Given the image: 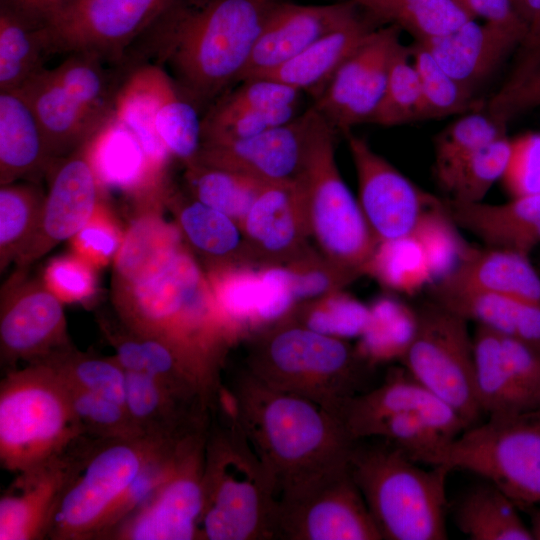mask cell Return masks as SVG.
I'll return each mask as SVG.
<instances>
[{
	"label": "cell",
	"mask_w": 540,
	"mask_h": 540,
	"mask_svg": "<svg viewBox=\"0 0 540 540\" xmlns=\"http://www.w3.org/2000/svg\"><path fill=\"white\" fill-rule=\"evenodd\" d=\"M81 1H84V0H74V2H73L72 5H74V4L78 3V2H81ZM72 5H71V6H72ZM71 6H70V7H71ZM70 7H69V8H70ZM69 8H68V9H69ZM68 9H67V10H68Z\"/></svg>",
	"instance_id": "obj_62"
},
{
	"label": "cell",
	"mask_w": 540,
	"mask_h": 540,
	"mask_svg": "<svg viewBox=\"0 0 540 540\" xmlns=\"http://www.w3.org/2000/svg\"><path fill=\"white\" fill-rule=\"evenodd\" d=\"M125 230H122L109 208L102 202L84 227L71 238L72 252L96 269L114 262Z\"/></svg>",
	"instance_id": "obj_54"
},
{
	"label": "cell",
	"mask_w": 540,
	"mask_h": 540,
	"mask_svg": "<svg viewBox=\"0 0 540 540\" xmlns=\"http://www.w3.org/2000/svg\"><path fill=\"white\" fill-rule=\"evenodd\" d=\"M501 181L512 197L540 194V133L511 139L510 157Z\"/></svg>",
	"instance_id": "obj_57"
},
{
	"label": "cell",
	"mask_w": 540,
	"mask_h": 540,
	"mask_svg": "<svg viewBox=\"0 0 540 540\" xmlns=\"http://www.w3.org/2000/svg\"><path fill=\"white\" fill-rule=\"evenodd\" d=\"M431 290L507 295L540 304V275L527 255L463 245L454 265Z\"/></svg>",
	"instance_id": "obj_26"
},
{
	"label": "cell",
	"mask_w": 540,
	"mask_h": 540,
	"mask_svg": "<svg viewBox=\"0 0 540 540\" xmlns=\"http://www.w3.org/2000/svg\"><path fill=\"white\" fill-rule=\"evenodd\" d=\"M455 1L473 19L503 25H524L516 12L513 0Z\"/></svg>",
	"instance_id": "obj_59"
},
{
	"label": "cell",
	"mask_w": 540,
	"mask_h": 540,
	"mask_svg": "<svg viewBox=\"0 0 540 540\" xmlns=\"http://www.w3.org/2000/svg\"><path fill=\"white\" fill-rule=\"evenodd\" d=\"M284 265L297 304L342 290L357 279L311 245Z\"/></svg>",
	"instance_id": "obj_52"
},
{
	"label": "cell",
	"mask_w": 540,
	"mask_h": 540,
	"mask_svg": "<svg viewBox=\"0 0 540 540\" xmlns=\"http://www.w3.org/2000/svg\"><path fill=\"white\" fill-rule=\"evenodd\" d=\"M370 362L345 338L285 317L249 334L244 369L264 384L339 417L351 398L366 391Z\"/></svg>",
	"instance_id": "obj_4"
},
{
	"label": "cell",
	"mask_w": 540,
	"mask_h": 540,
	"mask_svg": "<svg viewBox=\"0 0 540 540\" xmlns=\"http://www.w3.org/2000/svg\"><path fill=\"white\" fill-rule=\"evenodd\" d=\"M516 12L526 27L518 48L519 60L512 75L518 74L540 58V0H513Z\"/></svg>",
	"instance_id": "obj_58"
},
{
	"label": "cell",
	"mask_w": 540,
	"mask_h": 540,
	"mask_svg": "<svg viewBox=\"0 0 540 540\" xmlns=\"http://www.w3.org/2000/svg\"><path fill=\"white\" fill-rule=\"evenodd\" d=\"M511 152V139H495L463 159L438 183L449 199L461 203L483 201L492 186L502 179Z\"/></svg>",
	"instance_id": "obj_42"
},
{
	"label": "cell",
	"mask_w": 540,
	"mask_h": 540,
	"mask_svg": "<svg viewBox=\"0 0 540 540\" xmlns=\"http://www.w3.org/2000/svg\"><path fill=\"white\" fill-rule=\"evenodd\" d=\"M403 413L428 416L451 439L467 429L454 409L425 388L404 367L390 372L379 386L351 398L340 411L339 418L356 441L370 438L379 423Z\"/></svg>",
	"instance_id": "obj_23"
},
{
	"label": "cell",
	"mask_w": 540,
	"mask_h": 540,
	"mask_svg": "<svg viewBox=\"0 0 540 540\" xmlns=\"http://www.w3.org/2000/svg\"><path fill=\"white\" fill-rule=\"evenodd\" d=\"M375 20L426 42L473 19L455 0H351Z\"/></svg>",
	"instance_id": "obj_37"
},
{
	"label": "cell",
	"mask_w": 540,
	"mask_h": 540,
	"mask_svg": "<svg viewBox=\"0 0 540 540\" xmlns=\"http://www.w3.org/2000/svg\"><path fill=\"white\" fill-rule=\"evenodd\" d=\"M369 316L370 308L342 289L298 303L286 317L315 331L345 338L363 332Z\"/></svg>",
	"instance_id": "obj_47"
},
{
	"label": "cell",
	"mask_w": 540,
	"mask_h": 540,
	"mask_svg": "<svg viewBox=\"0 0 540 540\" xmlns=\"http://www.w3.org/2000/svg\"><path fill=\"white\" fill-rule=\"evenodd\" d=\"M372 437L389 441L414 461L424 464L452 440L428 416L420 413L391 416L376 426Z\"/></svg>",
	"instance_id": "obj_50"
},
{
	"label": "cell",
	"mask_w": 540,
	"mask_h": 540,
	"mask_svg": "<svg viewBox=\"0 0 540 540\" xmlns=\"http://www.w3.org/2000/svg\"><path fill=\"white\" fill-rule=\"evenodd\" d=\"M531 533L533 539L540 540V510L533 511L531 515Z\"/></svg>",
	"instance_id": "obj_61"
},
{
	"label": "cell",
	"mask_w": 540,
	"mask_h": 540,
	"mask_svg": "<svg viewBox=\"0 0 540 540\" xmlns=\"http://www.w3.org/2000/svg\"><path fill=\"white\" fill-rule=\"evenodd\" d=\"M240 226L256 266L287 264L310 246L306 211L296 181L266 183Z\"/></svg>",
	"instance_id": "obj_22"
},
{
	"label": "cell",
	"mask_w": 540,
	"mask_h": 540,
	"mask_svg": "<svg viewBox=\"0 0 540 540\" xmlns=\"http://www.w3.org/2000/svg\"><path fill=\"white\" fill-rule=\"evenodd\" d=\"M203 489L198 539L274 540V491L232 410L208 427Z\"/></svg>",
	"instance_id": "obj_7"
},
{
	"label": "cell",
	"mask_w": 540,
	"mask_h": 540,
	"mask_svg": "<svg viewBox=\"0 0 540 540\" xmlns=\"http://www.w3.org/2000/svg\"><path fill=\"white\" fill-rule=\"evenodd\" d=\"M32 21L52 26L73 4L74 0H7Z\"/></svg>",
	"instance_id": "obj_60"
},
{
	"label": "cell",
	"mask_w": 540,
	"mask_h": 540,
	"mask_svg": "<svg viewBox=\"0 0 540 540\" xmlns=\"http://www.w3.org/2000/svg\"><path fill=\"white\" fill-rule=\"evenodd\" d=\"M63 302L21 269L4 285L0 304L2 361L34 363L71 346Z\"/></svg>",
	"instance_id": "obj_15"
},
{
	"label": "cell",
	"mask_w": 540,
	"mask_h": 540,
	"mask_svg": "<svg viewBox=\"0 0 540 540\" xmlns=\"http://www.w3.org/2000/svg\"><path fill=\"white\" fill-rule=\"evenodd\" d=\"M171 209L184 243L207 269L218 265H254L240 224L230 216L184 194L171 185Z\"/></svg>",
	"instance_id": "obj_30"
},
{
	"label": "cell",
	"mask_w": 540,
	"mask_h": 540,
	"mask_svg": "<svg viewBox=\"0 0 540 540\" xmlns=\"http://www.w3.org/2000/svg\"><path fill=\"white\" fill-rule=\"evenodd\" d=\"M221 95L208 110L215 114L275 109L299 103L302 92L272 78L249 79Z\"/></svg>",
	"instance_id": "obj_53"
},
{
	"label": "cell",
	"mask_w": 540,
	"mask_h": 540,
	"mask_svg": "<svg viewBox=\"0 0 540 540\" xmlns=\"http://www.w3.org/2000/svg\"><path fill=\"white\" fill-rule=\"evenodd\" d=\"M524 25H503L470 19L424 45L437 63L467 89L490 76L521 45Z\"/></svg>",
	"instance_id": "obj_25"
},
{
	"label": "cell",
	"mask_w": 540,
	"mask_h": 540,
	"mask_svg": "<svg viewBox=\"0 0 540 540\" xmlns=\"http://www.w3.org/2000/svg\"><path fill=\"white\" fill-rule=\"evenodd\" d=\"M17 90L31 106L54 159L80 148L112 116L83 104L58 82L51 69L45 67Z\"/></svg>",
	"instance_id": "obj_28"
},
{
	"label": "cell",
	"mask_w": 540,
	"mask_h": 540,
	"mask_svg": "<svg viewBox=\"0 0 540 540\" xmlns=\"http://www.w3.org/2000/svg\"><path fill=\"white\" fill-rule=\"evenodd\" d=\"M50 54L48 27L0 0V91L18 89L44 68Z\"/></svg>",
	"instance_id": "obj_36"
},
{
	"label": "cell",
	"mask_w": 540,
	"mask_h": 540,
	"mask_svg": "<svg viewBox=\"0 0 540 540\" xmlns=\"http://www.w3.org/2000/svg\"><path fill=\"white\" fill-rule=\"evenodd\" d=\"M400 31L392 25L376 28L316 97L313 108L335 131L347 134L354 126L370 123L383 96Z\"/></svg>",
	"instance_id": "obj_17"
},
{
	"label": "cell",
	"mask_w": 540,
	"mask_h": 540,
	"mask_svg": "<svg viewBox=\"0 0 540 540\" xmlns=\"http://www.w3.org/2000/svg\"><path fill=\"white\" fill-rule=\"evenodd\" d=\"M403 367L465 422L483 414L476 395L473 335L468 321L430 300L415 308L412 337L400 356Z\"/></svg>",
	"instance_id": "obj_11"
},
{
	"label": "cell",
	"mask_w": 540,
	"mask_h": 540,
	"mask_svg": "<svg viewBox=\"0 0 540 540\" xmlns=\"http://www.w3.org/2000/svg\"><path fill=\"white\" fill-rule=\"evenodd\" d=\"M208 427L183 438L176 464L166 481L106 539H198L204 505L203 474Z\"/></svg>",
	"instance_id": "obj_12"
},
{
	"label": "cell",
	"mask_w": 540,
	"mask_h": 540,
	"mask_svg": "<svg viewBox=\"0 0 540 540\" xmlns=\"http://www.w3.org/2000/svg\"><path fill=\"white\" fill-rule=\"evenodd\" d=\"M228 390L231 410L277 502L299 498L348 471L355 441L339 417L264 384L245 369L234 376Z\"/></svg>",
	"instance_id": "obj_1"
},
{
	"label": "cell",
	"mask_w": 540,
	"mask_h": 540,
	"mask_svg": "<svg viewBox=\"0 0 540 540\" xmlns=\"http://www.w3.org/2000/svg\"><path fill=\"white\" fill-rule=\"evenodd\" d=\"M282 1L178 0L134 45L142 53L139 62L154 59L169 68L192 101L217 100L240 82L267 18Z\"/></svg>",
	"instance_id": "obj_2"
},
{
	"label": "cell",
	"mask_w": 540,
	"mask_h": 540,
	"mask_svg": "<svg viewBox=\"0 0 540 540\" xmlns=\"http://www.w3.org/2000/svg\"><path fill=\"white\" fill-rule=\"evenodd\" d=\"M274 539L382 540L349 471L305 495L277 502Z\"/></svg>",
	"instance_id": "obj_16"
},
{
	"label": "cell",
	"mask_w": 540,
	"mask_h": 540,
	"mask_svg": "<svg viewBox=\"0 0 540 540\" xmlns=\"http://www.w3.org/2000/svg\"><path fill=\"white\" fill-rule=\"evenodd\" d=\"M431 300L468 322L521 341L540 353V304L521 298L479 292L432 291Z\"/></svg>",
	"instance_id": "obj_32"
},
{
	"label": "cell",
	"mask_w": 540,
	"mask_h": 540,
	"mask_svg": "<svg viewBox=\"0 0 540 540\" xmlns=\"http://www.w3.org/2000/svg\"><path fill=\"white\" fill-rule=\"evenodd\" d=\"M84 435L64 380L47 362L10 370L0 385V461L16 474L49 463Z\"/></svg>",
	"instance_id": "obj_8"
},
{
	"label": "cell",
	"mask_w": 540,
	"mask_h": 540,
	"mask_svg": "<svg viewBox=\"0 0 540 540\" xmlns=\"http://www.w3.org/2000/svg\"><path fill=\"white\" fill-rule=\"evenodd\" d=\"M298 114V104L233 114H215L208 111L202 118L201 143H223L251 138L291 121Z\"/></svg>",
	"instance_id": "obj_51"
},
{
	"label": "cell",
	"mask_w": 540,
	"mask_h": 540,
	"mask_svg": "<svg viewBox=\"0 0 540 540\" xmlns=\"http://www.w3.org/2000/svg\"><path fill=\"white\" fill-rule=\"evenodd\" d=\"M318 117L311 106L291 121L257 136L201 143L195 162L239 172L265 183L295 181L306 164Z\"/></svg>",
	"instance_id": "obj_18"
},
{
	"label": "cell",
	"mask_w": 540,
	"mask_h": 540,
	"mask_svg": "<svg viewBox=\"0 0 540 540\" xmlns=\"http://www.w3.org/2000/svg\"><path fill=\"white\" fill-rule=\"evenodd\" d=\"M356 440L348 471L385 540H445L446 481L451 470L420 467L387 440Z\"/></svg>",
	"instance_id": "obj_5"
},
{
	"label": "cell",
	"mask_w": 540,
	"mask_h": 540,
	"mask_svg": "<svg viewBox=\"0 0 540 540\" xmlns=\"http://www.w3.org/2000/svg\"><path fill=\"white\" fill-rule=\"evenodd\" d=\"M42 361L68 382L125 407L126 371L114 357L84 353L69 346Z\"/></svg>",
	"instance_id": "obj_46"
},
{
	"label": "cell",
	"mask_w": 540,
	"mask_h": 540,
	"mask_svg": "<svg viewBox=\"0 0 540 540\" xmlns=\"http://www.w3.org/2000/svg\"><path fill=\"white\" fill-rule=\"evenodd\" d=\"M45 195L33 183H10L0 188V269L15 262L33 238Z\"/></svg>",
	"instance_id": "obj_41"
},
{
	"label": "cell",
	"mask_w": 540,
	"mask_h": 540,
	"mask_svg": "<svg viewBox=\"0 0 540 540\" xmlns=\"http://www.w3.org/2000/svg\"><path fill=\"white\" fill-rule=\"evenodd\" d=\"M346 135L358 183V201L377 243L415 233L443 212V198L421 189L362 137Z\"/></svg>",
	"instance_id": "obj_13"
},
{
	"label": "cell",
	"mask_w": 540,
	"mask_h": 540,
	"mask_svg": "<svg viewBox=\"0 0 540 540\" xmlns=\"http://www.w3.org/2000/svg\"><path fill=\"white\" fill-rule=\"evenodd\" d=\"M188 193L201 203L236 220L239 224L266 184L232 170L194 162L185 166Z\"/></svg>",
	"instance_id": "obj_39"
},
{
	"label": "cell",
	"mask_w": 540,
	"mask_h": 540,
	"mask_svg": "<svg viewBox=\"0 0 540 540\" xmlns=\"http://www.w3.org/2000/svg\"><path fill=\"white\" fill-rule=\"evenodd\" d=\"M335 132L319 114L306 164L295 181L316 248L331 262L359 278L365 275L378 243L358 199L339 172Z\"/></svg>",
	"instance_id": "obj_9"
},
{
	"label": "cell",
	"mask_w": 540,
	"mask_h": 540,
	"mask_svg": "<svg viewBox=\"0 0 540 540\" xmlns=\"http://www.w3.org/2000/svg\"><path fill=\"white\" fill-rule=\"evenodd\" d=\"M155 124L173 158L184 166L196 161L202 141V119L168 71L160 88Z\"/></svg>",
	"instance_id": "obj_40"
},
{
	"label": "cell",
	"mask_w": 540,
	"mask_h": 540,
	"mask_svg": "<svg viewBox=\"0 0 540 540\" xmlns=\"http://www.w3.org/2000/svg\"><path fill=\"white\" fill-rule=\"evenodd\" d=\"M410 48L421 96V120L442 119L473 110V93L450 76L428 49L415 42Z\"/></svg>",
	"instance_id": "obj_45"
},
{
	"label": "cell",
	"mask_w": 540,
	"mask_h": 540,
	"mask_svg": "<svg viewBox=\"0 0 540 540\" xmlns=\"http://www.w3.org/2000/svg\"><path fill=\"white\" fill-rule=\"evenodd\" d=\"M518 508L503 491L485 480L459 497L453 520L471 540H533Z\"/></svg>",
	"instance_id": "obj_35"
},
{
	"label": "cell",
	"mask_w": 540,
	"mask_h": 540,
	"mask_svg": "<svg viewBox=\"0 0 540 540\" xmlns=\"http://www.w3.org/2000/svg\"><path fill=\"white\" fill-rule=\"evenodd\" d=\"M181 438L103 439L83 435L70 450V467L48 538L105 539L127 491L145 465Z\"/></svg>",
	"instance_id": "obj_6"
},
{
	"label": "cell",
	"mask_w": 540,
	"mask_h": 540,
	"mask_svg": "<svg viewBox=\"0 0 540 540\" xmlns=\"http://www.w3.org/2000/svg\"><path fill=\"white\" fill-rule=\"evenodd\" d=\"M178 0H84L48 27L51 54L88 53L124 62L132 46Z\"/></svg>",
	"instance_id": "obj_14"
},
{
	"label": "cell",
	"mask_w": 540,
	"mask_h": 540,
	"mask_svg": "<svg viewBox=\"0 0 540 540\" xmlns=\"http://www.w3.org/2000/svg\"><path fill=\"white\" fill-rule=\"evenodd\" d=\"M450 220L441 212L430 217L415 233L395 240L383 241L368 262L365 275L382 286L411 293L452 266V258L460 249L452 243L447 224Z\"/></svg>",
	"instance_id": "obj_24"
},
{
	"label": "cell",
	"mask_w": 540,
	"mask_h": 540,
	"mask_svg": "<svg viewBox=\"0 0 540 540\" xmlns=\"http://www.w3.org/2000/svg\"><path fill=\"white\" fill-rule=\"evenodd\" d=\"M444 214L484 246L529 256L540 245V194L512 197L491 204L461 203L443 198Z\"/></svg>",
	"instance_id": "obj_29"
},
{
	"label": "cell",
	"mask_w": 540,
	"mask_h": 540,
	"mask_svg": "<svg viewBox=\"0 0 540 540\" xmlns=\"http://www.w3.org/2000/svg\"><path fill=\"white\" fill-rule=\"evenodd\" d=\"M70 450L40 467L18 473L2 493L0 540L48 538L53 514L69 471Z\"/></svg>",
	"instance_id": "obj_27"
},
{
	"label": "cell",
	"mask_w": 540,
	"mask_h": 540,
	"mask_svg": "<svg viewBox=\"0 0 540 540\" xmlns=\"http://www.w3.org/2000/svg\"><path fill=\"white\" fill-rule=\"evenodd\" d=\"M473 344L475 388L483 414L488 418H499L540 411V406L512 372L503 352L500 335L477 325Z\"/></svg>",
	"instance_id": "obj_33"
},
{
	"label": "cell",
	"mask_w": 540,
	"mask_h": 540,
	"mask_svg": "<svg viewBox=\"0 0 540 540\" xmlns=\"http://www.w3.org/2000/svg\"><path fill=\"white\" fill-rule=\"evenodd\" d=\"M161 211L149 209L133 216L114 260L113 282L130 279L184 243L177 225L166 221Z\"/></svg>",
	"instance_id": "obj_38"
},
{
	"label": "cell",
	"mask_w": 540,
	"mask_h": 540,
	"mask_svg": "<svg viewBox=\"0 0 540 540\" xmlns=\"http://www.w3.org/2000/svg\"><path fill=\"white\" fill-rule=\"evenodd\" d=\"M83 147L103 193H123L136 212L166 206L172 184L154 171L135 135L113 114Z\"/></svg>",
	"instance_id": "obj_20"
},
{
	"label": "cell",
	"mask_w": 540,
	"mask_h": 540,
	"mask_svg": "<svg viewBox=\"0 0 540 540\" xmlns=\"http://www.w3.org/2000/svg\"><path fill=\"white\" fill-rule=\"evenodd\" d=\"M464 470L503 491L519 508L540 503V411L488 418L461 432L428 462Z\"/></svg>",
	"instance_id": "obj_10"
},
{
	"label": "cell",
	"mask_w": 540,
	"mask_h": 540,
	"mask_svg": "<svg viewBox=\"0 0 540 540\" xmlns=\"http://www.w3.org/2000/svg\"><path fill=\"white\" fill-rule=\"evenodd\" d=\"M97 270L72 252L52 258L42 281L63 303H86L97 294Z\"/></svg>",
	"instance_id": "obj_55"
},
{
	"label": "cell",
	"mask_w": 540,
	"mask_h": 540,
	"mask_svg": "<svg viewBox=\"0 0 540 540\" xmlns=\"http://www.w3.org/2000/svg\"><path fill=\"white\" fill-rule=\"evenodd\" d=\"M540 107V58L512 75L487 103L486 110L504 123Z\"/></svg>",
	"instance_id": "obj_56"
},
{
	"label": "cell",
	"mask_w": 540,
	"mask_h": 540,
	"mask_svg": "<svg viewBox=\"0 0 540 540\" xmlns=\"http://www.w3.org/2000/svg\"><path fill=\"white\" fill-rule=\"evenodd\" d=\"M369 308L370 316L359 350L370 361L391 354L400 357L414 331L415 309L391 296L376 299Z\"/></svg>",
	"instance_id": "obj_48"
},
{
	"label": "cell",
	"mask_w": 540,
	"mask_h": 540,
	"mask_svg": "<svg viewBox=\"0 0 540 540\" xmlns=\"http://www.w3.org/2000/svg\"><path fill=\"white\" fill-rule=\"evenodd\" d=\"M422 96L410 48L401 42L388 66L385 89L370 123L384 127L421 120Z\"/></svg>",
	"instance_id": "obj_44"
},
{
	"label": "cell",
	"mask_w": 540,
	"mask_h": 540,
	"mask_svg": "<svg viewBox=\"0 0 540 540\" xmlns=\"http://www.w3.org/2000/svg\"><path fill=\"white\" fill-rule=\"evenodd\" d=\"M45 195L37 230L16 259L18 269L43 257L64 240L73 238L89 221L103 193L83 145L57 158L48 172Z\"/></svg>",
	"instance_id": "obj_19"
},
{
	"label": "cell",
	"mask_w": 540,
	"mask_h": 540,
	"mask_svg": "<svg viewBox=\"0 0 540 540\" xmlns=\"http://www.w3.org/2000/svg\"><path fill=\"white\" fill-rule=\"evenodd\" d=\"M353 1L302 5L282 1L267 18L240 82L263 77L359 13Z\"/></svg>",
	"instance_id": "obj_21"
},
{
	"label": "cell",
	"mask_w": 540,
	"mask_h": 540,
	"mask_svg": "<svg viewBox=\"0 0 540 540\" xmlns=\"http://www.w3.org/2000/svg\"><path fill=\"white\" fill-rule=\"evenodd\" d=\"M62 379L84 435L103 439L143 436L123 405Z\"/></svg>",
	"instance_id": "obj_49"
},
{
	"label": "cell",
	"mask_w": 540,
	"mask_h": 540,
	"mask_svg": "<svg viewBox=\"0 0 540 540\" xmlns=\"http://www.w3.org/2000/svg\"><path fill=\"white\" fill-rule=\"evenodd\" d=\"M55 160L22 93L0 91V185L47 173Z\"/></svg>",
	"instance_id": "obj_31"
},
{
	"label": "cell",
	"mask_w": 540,
	"mask_h": 540,
	"mask_svg": "<svg viewBox=\"0 0 540 540\" xmlns=\"http://www.w3.org/2000/svg\"><path fill=\"white\" fill-rule=\"evenodd\" d=\"M113 301L132 332L218 363L235 340L217 309L203 266L185 243L132 278L113 282Z\"/></svg>",
	"instance_id": "obj_3"
},
{
	"label": "cell",
	"mask_w": 540,
	"mask_h": 540,
	"mask_svg": "<svg viewBox=\"0 0 540 540\" xmlns=\"http://www.w3.org/2000/svg\"><path fill=\"white\" fill-rule=\"evenodd\" d=\"M506 123L487 110L459 115L434 140V173L437 181L469 155L502 137Z\"/></svg>",
	"instance_id": "obj_43"
},
{
	"label": "cell",
	"mask_w": 540,
	"mask_h": 540,
	"mask_svg": "<svg viewBox=\"0 0 540 540\" xmlns=\"http://www.w3.org/2000/svg\"><path fill=\"white\" fill-rule=\"evenodd\" d=\"M375 29L358 14L263 77L279 80L300 92L315 91L317 97L342 63Z\"/></svg>",
	"instance_id": "obj_34"
}]
</instances>
